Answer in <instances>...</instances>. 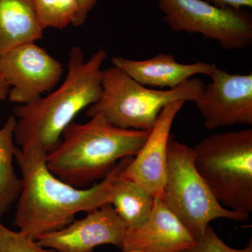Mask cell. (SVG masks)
Wrapping results in <instances>:
<instances>
[{"label": "cell", "mask_w": 252, "mask_h": 252, "mask_svg": "<svg viewBox=\"0 0 252 252\" xmlns=\"http://www.w3.org/2000/svg\"><path fill=\"white\" fill-rule=\"evenodd\" d=\"M185 103V101H175L162 109L143 147L123 170L119 178L134 182L154 197L161 198L172 126Z\"/></svg>", "instance_id": "obj_11"}, {"label": "cell", "mask_w": 252, "mask_h": 252, "mask_svg": "<svg viewBox=\"0 0 252 252\" xmlns=\"http://www.w3.org/2000/svg\"><path fill=\"white\" fill-rule=\"evenodd\" d=\"M33 0H0V57L43 37Z\"/></svg>", "instance_id": "obj_14"}, {"label": "cell", "mask_w": 252, "mask_h": 252, "mask_svg": "<svg viewBox=\"0 0 252 252\" xmlns=\"http://www.w3.org/2000/svg\"><path fill=\"white\" fill-rule=\"evenodd\" d=\"M0 252H57L41 247L21 231L6 228L0 221Z\"/></svg>", "instance_id": "obj_18"}, {"label": "cell", "mask_w": 252, "mask_h": 252, "mask_svg": "<svg viewBox=\"0 0 252 252\" xmlns=\"http://www.w3.org/2000/svg\"><path fill=\"white\" fill-rule=\"evenodd\" d=\"M91 118L85 124L71 123L46 158L51 173L78 189L103 180L124 158L135 157L151 132L121 128L100 114Z\"/></svg>", "instance_id": "obj_3"}, {"label": "cell", "mask_w": 252, "mask_h": 252, "mask_svg": "<svg viewBox=\"0 0 252 252\" xmlns=\"http://www.w3.org/2000/svg\"><path fill=\"white\" fill-rule=\"evenodd\" d=\"M79 1V11L73 26L75 27L82 26L86 22L89 12L94 7L98 0H78Z\"/></svg>", "instance_id": "obj_20"}, {"label": "cell", "mask_w": 252, "mask_h": 252, "mask_svg": "<svg viewBox=\"0 0 252 252\" xmlns=\"http://www.w3.org/2000/svg\"><path fill=\"white\" fill-rule=\"evenodd\" d=\"M33 4L43 30L73 26L79 11L78 0H33Z\"/></svg>", "instance_id": "obj_17"}, {"label": "cell", "mask_w": 252, "mask_h": 252, "mask_svg": "<svg viewBox=\"0 0 252 252\" xmlns=\"http://www.w3.org/2000/svg\"><path fill=\"white\" fill-rule=\"evenodd\" d=\"M102 86L100 98L86 111L89 117L100 114L121 128L152 130L167 104L177 100L195 102L205 84L202 79L191 78L174 89L156 90L112 66L104 69Z\"/></svg>", "instance_id": "obj_4"}, {"label": "cell", "mask_w": 252, "mask_h": 252, "mask_svg": "<svg viewBox=\"0 0 252 252\" xmlns=\"http://www.w3.org/2000/svg\"><path fill=\"white\" fill-rule=\"evenodd\" d=\"M126 231V225L114 207L107 203L62 229L43 235L36 242L57 252H94L104 245L122 248Z\"/></svg>", "instance_id": "obj_10"}, {"label": "cell", "mask_w": 252, "mask_h": 252, "mask_svg": "<svg viewBox=\"0 0 252 252\" xmlns=\"http://www.w3.org/2000/svg\"><path fill=\"white\" fill-rule=\"evenodd\" d=\"M9 91L10 86L4 80L1 70H0V102L7 98Z\"/></svg>", "instance_id": "obj_22"}, {"label": "cell", "mask_w": 252, "mask_h": 252, "mask_svg": "<svg viewBox=\"0 0 252 252\" xmlns=\"http://www.w3.org/2000/svg\"><path fill=\"white\" fill-rule=\"evenodd\" d=\"M0 70L10 86L9 100L31 103L61 80V63L35 43L18 46L0 57Z\"/></svg>", "instance_id": "obj_8"}, {"label": "cell", "mask_w": 252, "mask_h": 252, "mask_svg": "<svg viewBox=\"0 0 252 252\" xmlns=\"http://www.w3.org/2000/svg\"><path fill=\"white\" fill-rule=\"evenodd\" d=\"M107 56L100 48L86 61L81 49L72 48L63 84L46 97L15 107L14 140L21 150L38 147L48 154L59 145L76 116L100 98Z\"/></svg>", "instance_id": "obj_2"}, {"label": "cell", "mask_w": 252, "mask_h": 252, "mask_svg": "<svg viewBox=\"0 0 252 252\" xmlns=\"http://www.w3.org/2000/svg\"><path fill=\"white\" fill-rule=\"evenodd\" d=\"M46 155L38 147L25 151L16 147L15 151L23 186L16 201L14 225L34 240L67 226L79 212L95 211L109 203L114 180L133 158H124L99 183L78 189L51 173Z\"/></svg>", "instance_id": "obj_1"}, {"label": "cell", "mask_w": 252, "mask_h": 252, "mask_svg": "<svg viewBox=\"0 0 252 252\" xmlns=\"http://www.w3.org/2000/svg\"><path fill=\"white\" fill-rule=\"evenodd\" d=\"M169 27L176 32L200 34L223 49L252 44V17L243 9L220 8L205 0H157Z\"/></svg>", "instance_id": "obj_7"}, {"label": "cell", "mask_w": 252, "mask_h": 252, "mask_svg": "<svg viewBox=\"0 0 252 252\" xmlns=\"http://www.w3.org/2000/svg\"><path fill=\"white\" fill-rule=\"evenodd\" d=\"M196 239L167 208L160 197H155L152 213L140 227L126 229L123 252H180L193 246Z\"/></svg>", "instance_id": "obj_12"}, {"label": "cell", "mask_w": 252, "mask_h": 252, "mask_svg": "<svg viewBox=\"0 0 252 252\" xmlns=\"http://www.w3.org/2000/svg\"><path fill=\"white\" fill-rule=\"evenodd\" d=\"M154 198L152 193L140 186L118 177L109 192V203L114 207L126 229H134L148 220Z\"/></svg>", "instance_id": "obj_15"}, {"label": "cell", "mask_w": 252, "mask_h": 252, "mask_svg": "<svg viewBox=\"0 0 252 252\" xmlns=\"http://www.w3.org/2000/svg\"><path fill=\"white\" fill-rule=\"evenodd\" d=\"M207 2L220 8H230L233 9H243V8H252V0H205Z\"/></svg>", "instance_id": "obj_21"}, {"label": "cell", "mask_w": 252, "mask_h": 252, "mask_svg": "<svg viewBox=\"0 0 252 252\" xmlns=\"http://www.w3.org/2000/svg\"><path fill=\"white\" fill-rule=\"evenodd\" d=\"M194 163L219 203L252 211V129L214 134L193 148Z\"/></svg>", "instance_id": "obj_5"}, {"label": "cell", "mask_w": 252, "mask_h": 252, "mask_svg": "<svg viewBox=\"0 0 252 252\" xmlns=\"http://www.w3.org/2000/svg\"><path fill=\"white\" fill-rule=\"evenodd\" d=\"M195 104L207 130L252 125V74H234L216 67Z\"/></svg>", "instance_id": "obj_9"}, {"label": "cell", "mask_w": 252, "mask_h": 252, "mask_svg": "<svg viewBox=\"0 0 252 252\" xmlns=\"http://www.w3.org/2000/svg\"><path fill=\"white\" fill-rule=\"evenodd\" d=\"M16 117L12 114L0 128V218L16 203L22 190V180L18 178L13 165L16 149Z\"/></svg>", "instance_id": "obj_16"}, {"label": "cell", "mask_w": 252, "mask_h": 252, "mask_svg": "<svg viewBox=\"0 0 252 252\" xmlns=\"http://www.w3.org/2000/svg\"><path fill=\"white\" fill-rule=\"evenodd\" d=\"M113 66L119 68L132 79L146 87L174 89L197 74L210 77L217 66L204 62L180 63L173 55L159 54L152 59L135 61L114 57Z\"/></svg>", "instance_id": "obj_13"}, {"label": "cell", "mask_w": 252, "mask_h": 252, "mask_svg": "<svg viewBox=\"0 0 252 252\" xmlns=\"http://www.w3.org/2000/svg\"><path fill=\"white\" fill-rule=\"evenodd\" d=\"M180 252H252V242L243 249H235L226 245L209 225L193 246Z\"/></svg>", "instance_id": "obj_19"}, {"label": "cell", "mask_w": 252, "mask_h": 252, "mask_svg": "<svg viewBox=\"0 0 252 252\" xmlns=\"http://www.w3.org/2000/svg\"><path fill=\"white\" fill-rule=\"evenodd\" d=\"M167 208L194 238H200L212 220L246 221L249 215L222 206L194 163L193 148L170 138L161 197Z\"/></svg>", "instance_id": "obj_6"}]
</instances>
